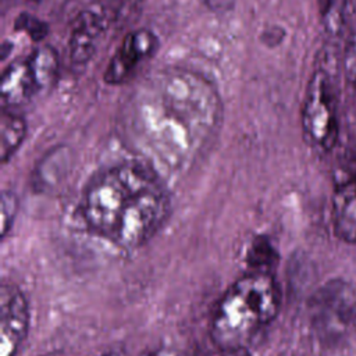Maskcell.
<instances>
[{
  "label": "cell",
  "instance_id": "6da1fadb",
  "mask_svg": "<svg viewBox=\"0 0 356 356\" xmlns=\"http://www.w3.org/2000/svg\"><path fill=\"white\" fill-rule=\"evenodd\" d=\"M280 285L271 271L252 270L224 292L210 321V337L218 349H239L256 338L278 314Z\"/></svg>",
  "mask_w": 356,
  "mask_h": 356
},
{
  "label": "cell",
  "instance_id": "7a4b0ae2",
  "mask_svg": "<svg viewBox=\"0 0 356 356\" xmlns=\"http://www.w3.org/2000/svg\"><path fill=\"white\" fill-rule=\"evenodd\" d=\"M157 182L145 165L125 163L97 174L86 186L82 216L97 234L111 239L131 197Z\"/></svg>",
  "mask_w": 356,
  "mask_h": 356
},
{
  "label": "cell",
  "instance_id": "3957f363",
  "mask_svg": "<svg viewBox=\"0 0 356 356\" xmlns=\"http://www.w3.org/2000/svg\"><path fill=\"white\" fill-rule=\"evenodd\" d=\"M338 99L332 75L325 67L313 72L302 107V128L310 145L331 150L338 139Z\"/></svg>",
  "mask_w": 356,
  "mask_h": 356
},
{
  "label": "cell",
  "instance_id": "277c9868",
  "mask_svg": "<svg viewBox=\"0 0 356 356\" xmlns=\"http://www.w3.org/2000/svg\"><path fill=\"white\" fill-rule=\"evenodd\" d=\"M170 206V196L159 182L145 188L125 206L111 239L122 249L142 246L167 220Z\"/></svg>",
  "mask_w": 356,
  "mask_h": 356
},
{
  "label": "cell",
  "instance_id": "5b68a950",
  "mask_svg": "<svg viewBox=\"0 0 356 356\" xmlns=\"http://www.w3.org/2000/svg\"><path fill=\"white\" fill-rule=\"evenodd\" d=\"M29 305L24 292L3 282L0 292V356H17L29 330Z\"/></svg>",
  "mask_w": 356,
  "mask_h": 356
},
{
  "label": "cell",
  "instance_id": "8992f818",
  "mask_svg": "<svg viewBox=\"0 0 356 356\" xmlns=\"http://www.w3.org/2000/svg\"><path fill=\"white\" fill-rule=\"evenodd\" d=\"M157 36L149 29L128 32L104 70V82L108 85L127 82L138 65L157 50Z\"/></svg>",
  "mask_w": 356,
  "mask_h": 356
},
{
  "label": "cell",
  "instance_id": "52a82bcc",
  "mask_svg": "<svg viewBox=\"0 0 356 356\" xmlns=\"http://www.w3.org/2000/svg\"><path fill=\"white\" fill-rule=\"evenodd\" d=\"M355 310L353 291L339 281L321 288L313 299V321L323 332H341Z\"/></svg>",
  "mask_w": 356,
  "mask_h": 356
},
{
  "label": "cell",
  "instance_id": "ba28073f",
  "mask_svg": "<svg viewBox=\"0 0 356 356\" xmlns=\"http://www.w3.org/2000/svg\"><path fill=\"white\" fill-rule=\"evenodd\" d=\"M332 224L339 239L356 243V172L352 167H342L335 172Z\"/></svg>",
  "mask_w": 356,
  "mask_h": 356
},
{
  "label": "cell",
  "instance_id": "9c48e42d",
  "mask_svg": "<svg viewBox=\"0 0 356 356\" xmlns=\"http://www.w3.org/2000/svg\"><path fill=\"white\" fill-rule=\"evenodd\" d=\"M106 28L107 19L103 13L96 10L79 13L68 39V57L74 67H85L93 58Z\"/></svg>",
  "mask_w": 356,
  "mask_h": 356
},
{
  "label": "cell",
  "instance_id": "30bf717a",
  "mask_svg": "<svg viewBox=\"0 0 356 356\" xmlns=\"http://www.w3.org/2000/svg\"><path fill=\"white\" fill-rule=\"evenodd\" d=\"M35 95H38V89L28 58L10 63L1 72L0 97L3 108L24 106Z\"/></svg>",
  "mask_w": 356,
  "mask_h": 356
},
{
  "label": "cell",
  "instance_id": "8fae6325",
  "mask_svg": "<svg viewBox=\"0 0 356 356\" xmlns=\"http://www.w3.org/2000/svg\"><path fill=\"white\" fill-rule=\"evenodd\" d=\"M38 93L50 90L57 82L58 56L50 44L36 47L28 57Z\"/></svg>",
  "mask_w": 356,
  "mask_h": 356
},
{
  "label": "cell",
  "instance_id": "7c38bea8",
  "mask_svg": "<svg viewBox=\"0 0 356 356\" xmlns=\"http://www.w3.org/2000/svg\"><path fill=\"white\" fill-rule=\"evenodd\" d=\"M26 121L22 115L3 108L0 118V160L3 164L15 154L26 136Z\"/></svg>",
  "mask_w": 356,
  "mask_h": 356
},
{
  "label": "cell",
  "instance_id": "4fadbf2b",
  "mask_svg": "<svg viewBox=\"0 0 356 356\" xmlns=\"http://www.w3.org/2000/svg\"><path fill=\"white\" fill-rule=\"evenodd\" d=\"M348 0H324L321 6L323 24L328 33L338 35L345 26Z\"/></svg>",
  "mask_w": 356,
  "mask_h": 356
},
{
  "label": "cell",
  "instance_id": "5bb4252c",
  "mask_svg": "<svg viewBox=\"0 0 356 356\" xmlns=\"http://www.w3.org/2000/svg\"><path fill=\"white\" fill-rule=\"evenodd\" d=\"M249 259L256 266L253 270H260V263H261L263 271H271L270 266L273 261L277 260V253L267 238H256L252 243Z\"/></svg>",
  "mask_w": 356,
  "mask_h": 356
},
{
  "label": "cell",
  "instance_id": "9a60e30c",
  "mask_svg": "<svg viewBox=\"0 0 356 356\" xmlns=\"http://www.w3.org/2000/svg\"><path fill=\"white\" fill-rule=\"evenodd\" d=\"M343 71H345L346 85L356 103V29L350 32L345 44Z\"/></svg>",
  "mask_w": 356,
  "mask_h": 356
},
{
  "label": "cell",
  "instance_id": "2e32d148",
  "mask_svg": "<svg viewBox=\"0 0 356 356\" xmlns=\"http://www.w3.org/2000/svg\"><path fill=\"white\" fill-rule=\"evenodd\" d=\"M15 29L25 32L31 39L40 40L47 35V24L31 15L28 13H22L15 19Z\"/></svg>",
  "mask_w": 356,
  "mask_h": 356
},
{
  "label": "cell",
  "instance_id": "e0dca14e",
  "mask_svg": "<svg viewBox=\"0 0 356 356\" xmlns=\"http://www.w3.org/2000/svg\"><path fill=\"white\" fill-rule=\"evenodd\" d=\"M18 211V197L11 191L1 192V236L4 238L11 229Z\"/></svg>",
  "mask_w": 356,
  "mask_h": 356
},
{
  "label": "cell",
  "instance_id": "ac0fdd59",
  "mask_svg": "<svg viewBox=\"0 0 356 356\" xmlns=\"http://www.w3.org/2000/svg\"><path fill=\"white\" fill-rule=\"evenodd\" d=\"M142 356H181L179 352L171 346H157V348H153L147 352H145Z\"/></svg>",
  "mask_w": 356,
  "mask_h": 356
},
{
  "label": "cell",
  "instance_id": "d6986e66",
  "mask_svg": "<svg viewBox=\"0 0 356 356\" xmlns=\"http://www.w3.org/2000/svg\"><path fill=\"white\" fill-rule=\"evenodd\" d=\"M234 1L235 0H206V4L216 13H225L234 6Z\"/></svg>",
  "mask_w": 356,
  "mask_h": 356
},
{
  "label": "cell",
  "instance_id": "ffe728a7",
  "mask_svg": "<svg viewBox=\"0 0 356 356\" xmlns=\"http://www.w3.org/2000/svg\"><path fill=\"white\" fill-rule=\"evenodd\" d=\"M213 356H252L248 348H239V349H218L217 353Z\"/></svg>",
  "mask_w": 356,
  "mask_h": 356
},
{
  "label": "cell",
  "instance_id": "44dd1931",
  "mask_svg": "<svg viewBox=\"0 0 356 356\" xmlns=\"http://www.w3.org/2000/svg\"><path fill=\"white\" fill-rule=\"evenodd\" d=\"M99 356H118L117 353H113V352H107V353H102Z\"/></svg>",
  "mask_w": 356,
  "mask_h": 356
}]
</instances>
